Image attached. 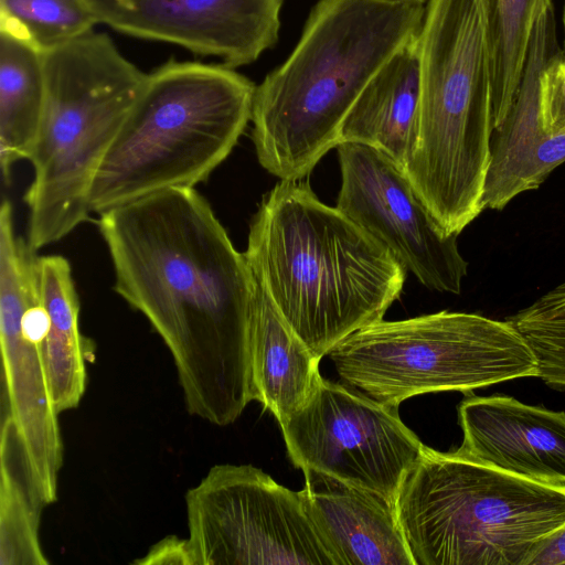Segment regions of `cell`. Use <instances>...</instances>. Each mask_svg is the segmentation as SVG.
Masks as SVG:
<instances>
[{
    "label": "cell",
    "mask_w": 565,
    "mask_h": 565,
    "mask_svg": "<svg viewBox=\"0 0 565 565\" xmlns=\"http://www.w3.org/2000/svg\"><path fill=\"white\" fill-rule=\"evenodd\" d=\"M115 290L170 350L191 415L234 423L253 401L249 333L255 281L194 188L159 191L99 214Z\"/></svg>",
    "instance_id": "cell-1"
},
{
    "label": "cell",
    "mask_w": 565,
    "mask_h": 565,
    "mask_svg": "<svg viewBox=\"0 0 565 565\" xmlns=\"http://www.w3.org/2000/svg\"><path fill=\"white\" fill-rule=\"evenodd\" d=\"M244 255L279 315L320 359L383 320L407 271L300 180H281L263 198Z\"/></svg>",
    "instance_id": "cell-2"
},
{
    "label": "cell",
    "mask_w": 565,
    "mask_h": 565,
    "mask_svg": "<svg viewBox=\"0 0 565 565\" xmlns=\"http://www.w3.org/2000/svg\"><path fill=\"white\" fill-rule=\"evenodd\" d=\"M425 7L318 0L290 55L256 86L250 121L260 166L280 180H301L337 148L366 84L418 36Z\"/></svg>",
    "instance_id": "cell-3"
},
{
    "label": "cell",
    "mask_w": 565,
    "mask_h": 565,
    "mask_svg": "<svg viewBox=\"0 0 565 565\" xmlns=\"http://www.w3.org/2000/svg\"><path fill=\"white\" fill-rule=\"evenodd\" d=\"M417 141L405 173L447 235L486 210L494 129L483 0H428L418 34Z\"/></svg>",
    "instance_id": "cell-4"
},
{
    "label": "cell",
    "mask_w": 565,
    "mask_h": 565,
    "mask_svg": "<svg viewBox=\"0 0 565 565\" xmlns=\"http://www.w3.org/2000/svg\"><path fill=\"white\" fill-rule=\"evenodd\" d=\"M256 85L235 68L169 60L150 73L90 185V213L195 188L250 121Z\"/></svg>",
    "instance_id": "cell-5"
},
{
    "label": "cell",
    "mask_w": 565,
    "mask_h": 565,
    "mask_svg": "<svg viewBox=\"0 0 565 565\" xmlns=\"http://www.w3.org/2000/svg\"><path fill=\"white\" fill-rule=\"evenodd\" d=\"M43 61L45 102L24 195L33 252L88 218L96 171L147 75L95 30L43 52Z\"/></svg>",
    "instance_id": "cell-6"
},
{
    "label": "cell",
    "mask_w": 565,
    "mask_h": 565,
    "mask_svg": "<svg viewBox=\"0 0 565 565\" xmlns=\"http://www.w3.org/2000/svg\"><path fill=\"white\" fill-rule=\"evenodd\" d=\"M395 508L415 565H526L565 523V484L424 446Z\"/></svg>",
    "instance_id": "cell-7"
},
{
    "label": "cell",
    "mask_w": 565,
    "mask_h": 565,
    "mask_svg": "<svg viewBox=\"0 0 565 565\" xmlns=\"http://www.w3.org/2000/svg\"><path fill=\"white\" fill-rule=\"evenodd\" d=\"M328 355L344 382L396 407L425 393L539 377L532 348L508 320L446 310L372 323Z\"/></svg>",
    "instance_id": "cell-8"
},
{
    "label": "cell",
    "mask_w": 565,
    "mask_h": 565,
    "mask_svg": "<svg viewBox=\"0 0 565 565\" xmlns=\"http://www.w3.org/2000/svg\"><path fill=\"white\" fill-rule=\"evenodd\" d=\"M185 503L196 565H335L299 491L256 467H212Z\"/></svg>",
    "instance_id": "cell-9"
},
{
    "label": "cell",
    "mask_w": 565,
    "mask_h": 565,
    "mask_svg": "<svg viewBox=\"0 0 565 565\" xmlns=\"http://www.w3.org/2000/svg\"><path fill=\"white\" fill-rule=\"evenodd\" d=\"M280 428L299 469L323 472L394 503L425 446L396 406L323 377Z\"/></svg>",
    "instance_id": "cell-10"
},
{
    "label": "cell",
    "mask_w": 565,
    "mask_h": 565,
    "mask_svg": "<svg viewBox=\"0 0 565 565\" xmlns=\"http://www.w3.org/2000/svg\"><path fill=\"white\" fill-rule=\"evenodd\" d=\"M12 206L0 209L1 411L23 438L47 504L55 502L63 446L41 342L46 315L40 301L34 252L17 236Z\"/></svg>",
    "instance_id": "cell-11"
},
{
    "label": "cell",
    "mask_w": 565,
    "mask_h": 565,
    "mask_svg": "<svg viewBox=\"0 0 565 565\" xmlns=\"http://www.w3.org/2000/svg\"><path fill=\"white\" fill-rule=\"evenodd\" d=\"M337 149L342 182L335 207L425 287L459 295L468 263L458 236L444 233L405 171L365 145L342 142Z\"/></svg>",
    "instance_id": "cell-12"
},
{
    "label": "cell",
    "mask_w": 565,
    "mask_h": 565,
    "mask_svg": "<svg viewBox=\"0 0 565 565\" xmlns=\"http://www.w3.org/2000/svg\"><path fill=\"white\" fill-rule=\"evenodd\" d=\"M98 24L237 68L278 40L284 0H90Z\"/></svg>",
    "instance_id": "cell-13"
},
{
    "label": "cell",
    "mask_w": 565,
    "mask_h": 565,
    "mask_svg": "<svg viewBox=\"0 0 565 565\" xmlns=\"http://www.w3.org/2000/svg\"><path fill=\"white\" fill-rule=\"evenodd\" d=\"M561 51L551 6L534 26L514 102L491 135L484 209L503 210L519 194L539 189L565 162V134L544 129L539 99L541 75Z\"/></svg>",
    "instance_id": "cell-14"
},
{
    "label": "cell",
    "mask_w": 565,
    "mask_h": 565,
    "mask_svg": "<svg viewBox=\"0 0 565 565\" xmlns=\"http://www.w3.org/2000/svg\"><path fill=\"white\" fill-rule=\"evenodd\" d=\"M457 452L552 484H565V413L509 396H472L458 407Z\"/></svg>",
    "instance_id": "cell-15"
},
{
    "label": "cell",
    "mask_w": 565,
    "mask_h": 565,
    "mask_svg": "<svg viewBox=\"0 0 565 565\" xmlns=\"http://www.w3.org/2000/svg\"><path fill=\"white\" fill-rule=\"evenodd\" d=\"M302 471L305 510L335 565H415L394 502L323 472Z\"/></svg>",
    "instance_id": "cell-16"
},
{
    "label": "cell",
    "mask_w": 565,
    "mask_h": 565,
    "mask_svg": "<svg viewBox=\"0 0 565 565\" xmlns=\"http://www.w3.org/2000/svg\"><path fill=\"white\" fill-rule=\"evenodd\" d=\"M418 36L393 55L366 84L347 115L340 143L377 149L401 169L413 157L419 126Z\"/></svg>",
    "instance_id": "cell-17"
},
{
    "label": "cell",
    "mask_w": 565,
    "mask_h": 565,
    "mask_svg": "<svg viewBox=\"0 0 565 565\" xmlns=\"http://www.w3.org/2000/svg\"><path fill=\"white\" fill-rule=\"evenodd\" d=\"M254 281L249 333L253 401L268 409L280 426L319 384L321 359L282 319L255 276Z\"/></svg>",
    "instance_id": "cell-18"
},
{
    "label": "cell",
    "mask_w": 565,
    "mask_h": 565,
    "mask_svg": "<svg viewBox=\"0 0 565 565\" xmlns=\"http://www.w3.org/2000/svg\"><path fill=\"white\" fill-rule=\"evenodd\" d=\"M35 268L46 315L41 350L54 406L61 413L75 408L84 394L88 340L79 331V299L68 260L60 255L40 256Z\"/></svg>",
    "instance_id": "cell-19"
},
{
    "label": "cell",
    "mask_w": 565,
    "mask_h": 565,
    "mask_svg": "<svg viewBox=\"0 0 565 565\" xmlns=\"http://www.w3.org/2000/svg\"><path fill=\"white\" fill-rule=\"evenodd\" d=\"M44 102L43 52L0 30V167L6 183L12 166L32 153Z\"/></svg>",
    "instance_id": "cell-20"
},
{
    "label": "cell",
    "mask_w": 565,
    "mask_h": 565,
    "mask_svg": "<svg viewBox=\"0 0 565 565\" xmlns=\"http://www.w3.org/2000/svg\"><path fill=\"white\" fill-rule=\"evenodd\" d=\"M0 565L49 564L39 543L46 505L12 416L1 411Z\"/></svg>",
    "instance_id": "cell-21"
},
{
    "label": "cell",
    "mask_w": 565,
    "mask_h": 565,
    "mask_svg": "<svg viewBox=\"0 0 565 565\" xmlns=\"http://www.w3.org/2000/svg\"><path fill=\"white\" fill-rule=\"evenodd\" d=\"M491 67L494 128L519 89L534 26L551 0H483Z\"/></svg>",
    "instance_id": "cell-22"
},
{
    "label": "cell",
    "mask_w": 565,
    "mask_h": 565,
    "mask_svg": "<svg viewBox=\"0 0 565 565\" xmlns=\"http://www.w3.org/2000/svg\"><path fill=\"white\" fill-rule=\"evenodd\" d=\"M96 24L90 0H0V30L42 52L93 31Z\"/></svg>",
    "instance_id": "cell-23"
},
{
    "label": "cell",
    "mask_w": 565,
    "mask_h": 565,
    "mask_svg": "<svg viewBox=\"0 0 565 565\" xmlns=\"http://www.w3.org/2000/svg\"><path fill=\"white\" fill-rule=\"evenodd\" d=\"M508 320L524 337L539 363V377L565 387V281Z\"/></svg>",
    "instance_id": "cell-24"
},
{
    "label": "cell",
    "mask_w": 565,
    "mask_h": 565,
    "mask_svg": "<svg viewBox=\"0 0 565 565\" xmlns=\"http://www.w3.org/2000/svg\"><path fill=\"white\" fill-rule=\"evenodd\" d=\"M539 99L544 129L555 135L565 134V52L561 51L544 68Z\"/></svg>",
    "instance_id": "cell-25"
},
{
    "label": "cell",
    "mask_w": 565,
    "mask_h": 565,
    "mask_svg": "<svg viewBox=\"0 0 565 565\" xmlns=\"http://www.w3.org/2000/svg\"><path fill=\"white\" fill-rule=\"evenodd\" d=\"M135 563L140 565H196L188 539L168 536L153 545L143 558Z\"/></svg>",
    "instance_id": "cell-26"
},
{
    "label": "cell",
    "mask_w": 565,
    "mask_h": 565,
    "mask_svg": "<svg viewBox=\"0 0 565 565\" xmlns=\"http://www.w3.org/2000/svg\"><path fill=\"white\" fill-rule=\"evenodd\" d=\"M526 565H565V523L541 541Z\"/></svg>",
    "instance_id": "cell-27"
},
{
    "label": "cell",
    "mask_w": 565,
    "mask_h": 565,
    "mask_svg": "<svg viewBox=\"0 0 565 565\" xmlns=\"http://www.w3.org/2000/svg\"><path fill=\"white\" fill-rule=\"evenodd\" d=\"M392 1L417 2V3L426 4L428 0H392Z\"/></svg>",
    "instance_id": "cell-28"
},
{
    "label": "cell",
    "mask_w": 565,
    "mask_h": 565,
    "mask_svg": "<svg viewBox=\"0 0 565 565\" xmlns=\"http://www.w3.org/2000/svg\"><path fill=\"white\" fill-rule=\"evenodd\" d=\"M563 28H564V46H565V6L563 11Z\"/></svg>",
    "instance_id": "cell-29"
}]
</instances>
